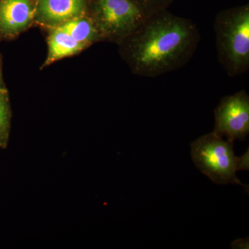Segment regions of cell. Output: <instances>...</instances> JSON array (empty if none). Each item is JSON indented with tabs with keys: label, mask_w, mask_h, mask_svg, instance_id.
Returning a JSON list of instances; mask_svg holds the SVG:
<instances>
[{
	"label": "cell",
	"mask_w": 249,
	"mask_h": 249,
	"mask_svg": "<svg viewBox=\"0 0 249 249\" xmlns=\"http://www.w3.org/2000/svg\"><path fill=\"white\" fill-rule=\"evenodd\" d=\"M217 58L227 74L240 76L249 70V5L223 10L216 16Z\"/></svg>",
	"instance_id": "2"
},
{
	"label": "cell",
	"mask_w": 249,
	"mask_h": 249,
	"mask_svg": "<svg viewBox=\"0 0 249 249\" xmlns=\"http://www.w3.org/2000/svg\"><path fill=\"white\" fill-rule=\"evenodd\" d=\"M35 15L32 0H0V36L13 37L28 29Z\"/></svg>",
	"instance_id": "7"
},
{
	"label": "cell",
	"mask_w": 249,
	"mask_h": 249,
	"mask_svg": "<svg viewBox=\"0 0 249 249\" xmlns=\"http://www.w3.org/2000/svg\"><path fill=\"white\" fill-rule=\"evenodd\" d=\"M52 29L48 39L49 52L45 65L74 55L86 47L60 28Z\"/></svg>",
	"instance_id": "8"
},
{
	"label": "cell",
	"mask_w": 249,
	"mask_h": 249,
	"mask_svg": "<svg viewBox=\"0 0 249 249\" xmlns=\"http://www.w3.org/2000/svg\"><path fill=\"white\" fill-rule=\"evenodd\" d=\"M10 125V111L7 94L0 88V146L5 147L8 142Z\"/></svg>",
	"instance_id": "10"
},
{
	"label": "cell",
	"mask_w": 249,
	"mask_h": 249,
	"mask_svg": "<svg viewBox=\"0 0 249 249\" xmlns=\"http://www.w3.org/2000/svg\"><path fill=\"white\" fill-rule=\"evenodd\" d=\"M66 31L78 42L88 47L93 42L102 40L89 15L78 16L57 27Z\"/></svg>",
	"instance_id": "9"
},
{
	"label": "cell",
	"mask_w": 249,
	"mask_h": 249,
	"mask_svg": "<svg viewBox=\"0 0 249 249\" xmlns=\"http://www.w3.org/2000/svg\"><path fill=\"white\" fill-rule=\"evenodd\" d=\"M133 1L142 8L147 16H150L162 10L168 9L170 5L173 3L175 0H133Z\"/></svg>",
	"instance_id": "11"
},
{
	"label": "cell",
	"mask_w": 249,
	"mask_h": 249,
	"mask_svg": "<svg viewBox=\"0 0 249 249\" xmlns=\"http://www.w3.org/2000/svg\"><path fill=\"white\" fill-rule=\"evenodd\" d=\"M89 13L102 40L119 45L148 16L133 0H89Z\"/></svg>",
	"instance_id": "4"
},
{
	"label": "cell",
	"mask_w": 249,
	"mask_h": 249,
	"mask_svg": "<svg viewBox=\"0 0 249 249\" xmlns=\"http://www.w3.org/2000/svg\"><path fill=\"white\" fill-rule=\"evenodd\" d=\"M213 132L227 141L244 140L249 133V96L245 89L222 98L214 111Z\"/></svg>",
	"instance_id": "5"
},
{
	"label": "cell",
	"mask_w": 249,
	"mask_h": 249,
	"mask_svg": "<svg viewBox=\"0 0 249 249\" xmlns=\"http://www.w3.org/2000/svg\"><path fill=\"white\" fill-rule=\"evenodd\" d=\"M193 162L201 173L214 183L238 184L248 191V186L237 178L240 157H236L233 143L224 141L213 132L201 136L191 144Z\"/></svg>",
	"instance_id": "3"
},
{
	"label": "cell",
	"mask_w": 249,
	"mask_h": 249,
	"mask_svg": "<svg viewBox=\"0 0 249 249\" xmlns=\"http://www.w3.org/2000/svg\"><path fill=\"white\" fill-rule=\"evenodd\" d=\"M2 85V77H1V64H0V88H1Z\"/></svg>",
	"instance_id": "13"
},
{
	"label": "cell",
	"mask_w": 249,
	"mask_h": 249,
	"mask_svg": "<svg viewBox=\"0 0 249 249\" xmlns=\"http://www.w3.org/2000/svg\"><path fill=\"white\" fill-rule=\"evenodd\" d=\"M249 148L247 152L240 157V170H249Z\"/></svg>",
	"instance_id": "12"
},
{
	"label": "cell",
	"mask_w": 249,
	"mask_h": 249,
	"mask_svg": "<svg viewBox=\"0 0 249 249\" xmlns=\"http://www.w3.org/2000/svg\"><path fill=\"white\" fill-rule=\"evenodd\" d=\"M199 40L193 21L164 9L147 16L119 46L134 74L153 78L184 66Z\"/></svg>",
	"instance_id": "1"
},
{
	"label": "cell",
	"mask_w": 249,
	"mask_h": 249,
	"mask_svg": "<svg viewBox=\"0 0 249 249\" xmlns=\"http://www.w3.org/2000/svg\"><path fill=\"white\" fill-rule=\"evenodd\" d=\"M89 0H36L34 21L53 28L88 15Z\"/></svg>",
	"instance_id": "6"
}]
</instances>
